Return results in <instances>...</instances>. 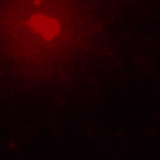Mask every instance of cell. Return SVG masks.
<instances>
[{
	"mask_svg": "<svg viewBox=\"0 0 160 160\" xmlns=\"http://www.w3.org/2000/svg\"><path fill=\"white\" fill-rule=\"evenodd\" d=\"M29 26L34 31H38L40 34H42V36L47 40L53 39L58 33V23L54 19L42 15H34L29 20Z\"/></svg>",
	"mask_w": 160,
	"mask_h": 160,
	"instance_id": "1",
	"label": "cell"
}]
</instances>
